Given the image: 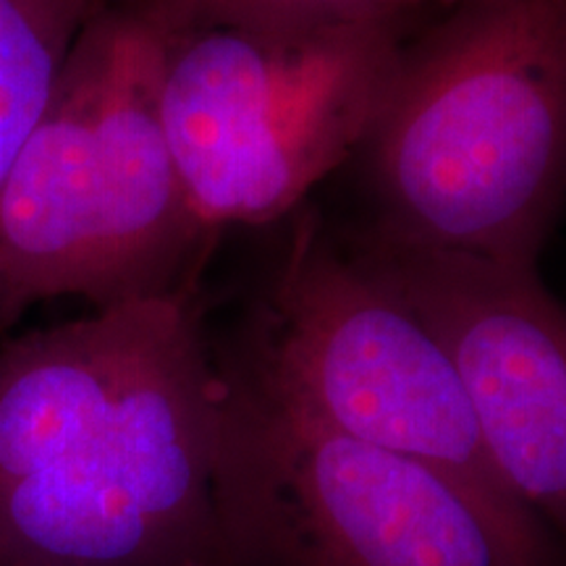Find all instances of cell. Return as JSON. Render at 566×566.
I'll list each match as a JSON object with an SVG mask.
<instances>
[{
  "label": "cell",
  "instance_id": "obj_2",
  "mask_svg": "<svg viewBox=\"0 0 566 566\" xmlns=\"http://www.w3.org/2000/svg\"><path fill=\"white\" fill-rule=\"evenodd\" d=\"M349 237L537 268L566 208V0H457L405 40L346 163Z\"/></svg>",
  "mask_w": 566,
  "mask_h": 566
},
{
  "label": "cell",
  "instance_id": "obj_3",
  "mask_svg": "<svg viewBox=\"0 0 566 566\" xmlns=\"http://www.w3.org/2000/svg\"><path fill=\"white\" fill-rule=\"evenodd\" d=\"M166 0H105L0 192V342L34 304L200 286L212 244L160 122Z\"/></svg>",
  "mask_w": 566,
  "mask_h": 566
},
{
  "label": "cell",
  "instance_id": "obj_5",
  "mask_svg": "<svg viewBox=\"0 0 566 566\" xmlns=\"http://www.w3.org/2000/svg\"><path fill=\"white\" fill-rule=\"evenodd\" d=\"M212 363L229 566H558L554 535L527 509L338 433L216 349Z\"/></svg>",
  "mask_w": 566,
  "mask_h": 566
},
{
  "label": "cell",
  "instance_id": "obj_10",
  "mask_svg": "<svg viewBox=\"0 0 566 566\" xmlns=\"http://www.w3.org/2000/svg\"><path fill=\"white\" fill-rule=\"evenodd\" d=\"M95 3H105V0H95Z\"/></svg>",
  "mask_w": 566,
  "mask_h": 566
},
{
  "label": "cell",
  "instance_id": "obj_4",
  "mask_svg": "<svg viewBox=\"0 0 566 566\" xmlns=\"http://www.w3.org/2000/svg\"><path fill=\"white\" fill-rule=\"evenodd\" d=\"M415 19L250 24L166 0L160 122L197 221L216 239L294 216L346 168Z\"/></svg>",
  "mask_w": 566,
  "mask_h": 566
},
{
  "label": "cell",
  "instance_id": "obj_8",
  "mask_svg": "<svg viewBox=\"0 0 566 566\" xmlns=\"http://www.w3.org/2000/svg\"><path fill=\"white\" fill-rule=\"evenodd\" d=\"M95 0H0V192Z\"/></svg>",
  "mask_w": 566,
  "mask_h": 566
},
{
  "label": "cell",
  "instance_id": "obj_1",
  "mask_svg": "<svg viewBox=\"0 0 566 566\" xmlns=\"http://www.w3.org/2000/svg\"><path fill=\"white\" fill-rule=\"evenodd\" d=\"M202 286L0 342V566H229Z\"/></svg>",
  "mask_w": 566,
  "mask_h": 566
},
{
  "label": "cell",
  "instance_id": "obj_9",
  "mask_svg": "<svg viewBox=\"0 0 566 566\" xmlns=\"http://www.w3.org/2000/svg\"><path fill=\"white\" fill-rule=\"evenodd\" d=\"M189 9L250 24H331V21L417 19L457 0H181Z\"/></svg>",
  "mask_w": 566,
  "mask_h": 566
},
{
  "label": "cell",
  "instance_id": "obj_7",
  "mask_svg": "<svg viewBox=\"0 0 566 566\" xmlns=\"http://www.w3.org/2000/svg\"><path fill=\"white\" fill-rule=\"evenodd\" d=\"M334 231L441 342L506 491L566 537V304L548 292L537 268Z\"/></svg>",
  "mask_w": 566,
  "mask_h": 566
},
{
  "label": "cell",
  "instance_id": "obj_6",
  "mask_svg": "<svg viewBox=\"0 0 566 566\" xmlns=\"http://www.w3.org/2000/svg\"><path fill=\"white\" fill-rule=\"evenodd\" d=\"M208 328L223 359L317 422L527 509L495 475L441 342L352 258L321 210H296L281 263L242 321Z\"/></svg>",
  "mask_w": 566,
  "mask_h": 566
}]
</instances>
